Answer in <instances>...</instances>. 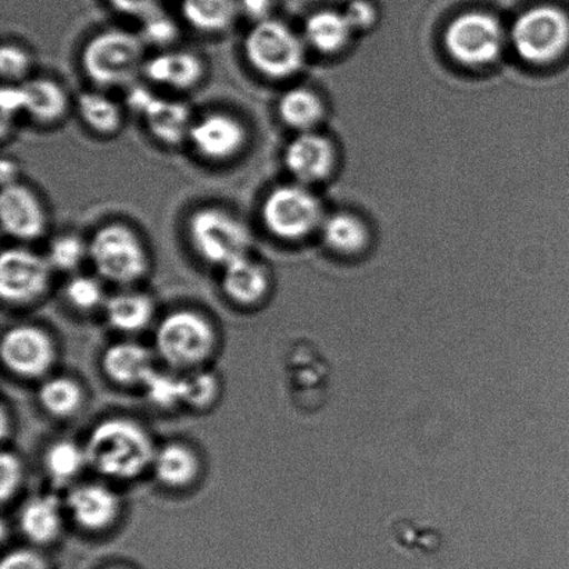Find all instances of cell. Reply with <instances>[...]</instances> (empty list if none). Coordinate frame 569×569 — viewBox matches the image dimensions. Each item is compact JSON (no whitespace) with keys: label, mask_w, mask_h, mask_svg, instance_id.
<instances>
[{"label":"cell","mask_w":569,"mask_h":569,"mask_svg":"<svg viewBox=\"0 0 569 569\" xmlns=\"http://www.w3.org/2000/svg\"><path fill=\"white\" fill-rule=\"evenodd\" d=\"M88 467L110 481H133L152 468L156 448L141 423L113 417L97 423L86 445Z\"/></svg>","instance_id":"1"},{"label":"cell","mask_w":569,"mask_h":569,"mask_svg":"<svg viewBox=\"0 0 569 569\" xmlns=\"http://www.w3.org/2000/svg\"><path fill=\"white\" fill-rule=\"evenodd\" d=\"M156 351L172 370H199L214 353L217 333L208 318L193 310H176L156 328Z\"/></svg>","instance_id":"2"},{"label":"cell","mask_w":569,"mask_h":569,"mask_svg":"<svg viewBox=\"0 0 569 569\" xmlns=\"http://www.w3.org/2000/svg\"><path fill=\"white\" fill-rule=\"evenodd\" d=\"M144 42L122 30H108L91 38L81 63L89 80L102 88L131 87L144 66Z\"/></svg>","instance_id":"3"},{"label":"cell","mask_w":569,"mask_h":569,"mask_svg":"<svg viewBox=\"0 0 569 569\" xmlns=\"http://www.w3.org/2000/svg\"><path fill=\"white\" fill-rule=\"evenodd\" d=\"M509 39L518 58L527 64L549 66L569 48V17L555 6H537L517 17Z\"/></svg>","instance_id":"4"},{"label":"cell","mask_w":569,"mask_h":569,"mask_svg":"<svg viewBox=\"0 0 569 569\" xmlns=\"http://www.w3.org/2000/svg\"><path fill=\"white\" fill-rule=\"evenodd\" d=\"M243 49L249 64L270 80H287L305 66V42L282 21L256 22L244 39Z\"/></svg>","instance_id":"5"},{"label":"cell","mask_w":569,"mask_h":569,"mask_svg":"<svg viewBox=\"0 0 569 569\" xmlns=\"http://www.w3.org/2000/svg\"><path fill=\"white\" fill-rule=\"evenodd\" d=\"M89 259L104 281L132 284L149 269V258L141 238L124 224H108L93 233Z\"/></svg>","instance_id":"6"},{"label":"cell","mask_w":569,"mask_h":569,"mask_svg":"<svg viewBox=\"0 0 569 569\" xmlns=\"http://www.w3.org/2000/svg\"><path fill=\"white\" fill-rule=\"evenodd\" d=\"M507 36L503 26L485 11H467L446 27V52L457 64L481 69L493 64L503 53Z\"/></svg>","instance_id":"7"},{"label":"cell","mask_w":569,"mask_h":569,"mask_svg":"<svg viewBox=\"0 0 569 569\" xmlns=\"http://www.w3.org/2000/svg\"><path fill=\"white\" fill-rule=\"evenodd\" d=\"M320 199L301 183H288L272 189L261 208L267 230L282 241H300L321 228L323 220Z\"/></svg>","instance_id":"8"},{"label":"cell","mask_w":569,"mask_h":569,"mask_svg":"<svg viewBox=\"0 0 569 569\" xmlns=\"http://www.w3.org/2000/svg\"><path fill=\"white\" fill-rule=\"evenodd\" d=\"M188 232L194 252L206 263L224 269L248 253V228L227 210L203 208L194 211L189 220Z\"/></svg>","instance_id":"9"},{"label":"cell","mask_w":569,"mask_h":569,"mask_svg":"<svg viewBox=\"0 0 569 569\" xmlns=\"http://www.w3.org/2000/svg\"><path fill=\"white\" fill-rule=\"evenodd\" d=\"M0 355L8 371L22 379L47 377L58 359L53 338L41 327L30 323H21L4 332Z\"/></svg>","instance_id":"10"},{"label":"cell","mask_w":569,"mask_h":569,"mask_svg":"<svg viewBox=\"0 0 569 569\" xmlns=\"http://www.w3.org/2000/svg\"><path fill=\"white\" fill-rule=\"evenodd\" d=\"M52 270L47 258L30 250H4L0 258V295L4 303H36L47 293Z\"/></svg>","instance_id":"11"},{"label":"cell","mask_w":569,"mask_h":569,"mask_svg":"<svg viewBox=\"0 0 569 569\" xmlns=\"http://www.w3.org/2000/svg\"><path fill=\"white\" fill-rule=\"evenodd\" d=\"M66 515L82 531L102 533L114 526L121 515L119 495L108 485H76L66 496Z\"/></svg>","instance_id":"12"},{"label":"cell","mask_w":569,"mask_h":569,"mask_svg":"<svg viewBox=\"0 0 569 569\" xmlns=\"http://www.w3.org/2000/svg\"><path fill=\"white\" fill-rule=\"evenodd\" d=\"M283 161L296 182L307 187L332 174L337 166V150L321 133L299 132L284 149Z\"/></svg>","instance_id":"13"},{"label":"cell","mask_w":569,"mask_h":569,"mask_svg":"<svg viewBox=\"0 0 569 569\" xmlns=\"http://www.w3.org/2000/svg\"><path fill=\"white\" fill-rule=\"evenodd\" d=\"M188 141L206 159L227 160L241 152L247 142V130L236 117L211 113L193 121Z\"/></svg>","instance_id":"14"},{"label":"cell","mask_w":569,"mask_h":569,"mask_svg":"<svg viewBox=\"0 0 569 569\" xmlns=\"http://www.w3.org/2000/svg\"><path fill=\"white\" fill-rule=\"evenodd\" d=\"M0 220L3 231L19 241H36L47 230V213L37 194L16 182L2 189Z\"/></svg>","instance_id":"15"},{"label":"cell","mask_w":569,"mask_h":569,"mask_svg":"<svg viewBox=\"0 0 569 569\" xmlns=\"http://www.w3.org/2000/svg\"><path fill=\"white\" fill-rule=\"evenodd\" d=\"M100 365L109 381L122 388H142L156 371L152 351L130 340L110 345Z\"/></svg>","instance_id":"16"},{"label":"cell","mask_w":569,"mask_h":569,"mask_svg":"<svg viewBox=\"0 0 569 569\" xmlns=\"http://www.w3.org/2000/svg\"><path fill=\"white\" fill-rule=\"evenodd\" d=\"M222 292L242 307L258 306L270 293L269 270L259 261L243 256L222 269Z\"/></svg>","instance_id":"17"},{"label":"cell","mask_w":569,"mask_h":569,"mask_svg":"<svg viewBox=\"0 0 569 569\" xmlns=\"http://www.w3.org/2000/svg\"><path fill=\"white\" fill-rule=\"evenodd\" d=\"M64 506L53 495L27 500L19 512V527L28 542L49 546L58 542L64 528Z\"/></svg>","instance_id":"18"},{"label":"cell","mask_w":569,"mask_h":569,"mask_svg":"<svg viewBox=\"0 0 569 569\" xmlns=\"http://www.w3.org/2000/svg\"><path fill=\"white\" fill-rule=\"evenodd\" d=\"M143 74L158 86L170 87L186 91L197 87L202 81L204 66L197 54L180 50L164 52L144 61Z\"/></svg>","instance_id":"19"},{"label":"cell","mask_w":569,"mask_h":569,"mask_svg":"<svg viewBox=\"0 0 569 569\" xmlns=\"http://www.w3.org/2000/svg\"><path fill=\"white\" fill-rule=\"evenodd\" d=\"M152 470L163 487L178 490L197 482L202 467L191 446L170 442L156 450Z\"/></svg>","instance_id":"20"},{"label":"cell","mask_w":569,"mask_h":569,"mask_svg":"<svg viewBox=\"0 0 569 569\" xmlns=\"http://www.w3.org/2000/svg\"><path fill=\"white\" fill-rule=\"evenodd\" d=\"M142 117L152 136L170 147L186 141L193 124L191 110L186 103L159 97L154 98Z\"/></svg>","instance_id":"21"},{"label":"cell","mask_w":569,"mask_h":569,"mask_svg":"<svg viewBox=\"0 0 569 569\" xmlns=\"http://www.w3.org/2000/svg\"><path fill=\"white\" fill-rule=\"evenodd\" d=\"M106 320L109 326L121 333L132 335L142 332L152 322L154 317V303L152 298L133 290H124L110 296L106 300Z\"/></svg>","instance_id":"22"},{"label":"cell","mask_w":569,"mask_h":569,"mask_svg":"<svg viewBox=\"0 0 569 569\" xmlns=\"http://www.w3.org/2000/svg\"><path fill=\"white\" fill-rule=\"evenodd\" d=\"M353 33V28L345 13L335 10L316 11L305 24L306 43L321 54L342 52Z\"/></svg>","instance_id":"23"},{"label":"cell","mask_w":569,"mask_h":569,"mask_svg":"<svg viewBox=\"0 0 569 569\" xmlns=\"http://www.w3.org/2000/svg\"><path fill=\"white\" fill-rule=\"evenodd\" d=\"M24 93V113L42 124H52L66 114L69 97L58 82L49 78H33L21 83Z\"/></svg>","instance_id":"24"},{"label":"cell","mask_w":569,"mask_h":569,"mask_svg":"<svg viewBox=\"0 0 569 569\" xmlns=\"http://www.w3.org/2000/svg\"><path fill=\"white\" fill-rule=\"evenodd\" d=\"M322 239L333 253L353 258L367 249L370 232L366 222L351 213H335L327 217L321 226Z\"/></svg>","instance_id":"25"},{"label":"cell","mask_w":569,"mask_h":569,"mask_svg":"<svg viewBox=\"0 0 569 569\" xmlns=\"http://www.w3.org/2000/svg\"><path fill=\"white\" fill-rule=\"evenodd\" d=\"M326 109L320 97L309 88L298 87L284 92L278 102V114L299 132L312 131L320 124Z\"/></svg>","instance_id":"26"},{"label":"cell","mask_w":569,"mask_h":569,"mask_svg":"<svg viewBox=\"0 0 569 569\" xmlns=\"http://www.w3.org/2000/svg\"><path fill=\"white\" fill-rule=\"evenodd\" d=\"M86 392L81 383L70 377L47 378L38 390V403L47 415L60 420L71 418L82 409Z\"/></svg>","instance_id":"27"},{"label":"cell","mask_w":569,"mask_h":569,"mask_svg":"<svg viewBox=\"0 0 569 569\" xmlns=\"http://www.w3.org/2000/svg\"><path fill=\"white\" fill-rule=\"evenodd\" d=\"M237 0H183L182 16L194 30L206 33L227 31L238 14Z\"/></svg>","instance_id":"28"},{"label":"cell","mask_w":569,"mask_h":569,"mask_svg":"<svg viewBox=\"0 0 569 569\" xmlns=\"http://www.w3.org/2000/svg\"><path fill=\"white\" fill-rule=\"evenodd\" d=\"M87 467L86 448L71 440L53 442L43 455V470L59 487L74 481Z\"/></svg>","instance_id":"29"},{"label":"cell","mask_w":569,"mask_h":569,"mask_svg":"<svg viewBox=\"0 0 569 569\" xmlns=\"http://www.w3.org/2000/svg\"><path fill=\"white\" fill-rule=\"evenodd\" d=\"M78 113L92 131L113 136L122 124L120 106L99 92H86L78 99Z\"/></svg>","instance_id":"30"},{"label":"cell","mask_w":569,"mask_h":569,"mask_svg":"<svg viewBox=\"0 0 569 569\" xmlns=\"http://www.w3.org/2000/svg\"><path fill=\"white\" fill-rule=\"evenodd\" d=\"M182 388L183 406L193 410L209 409L220 395L219 378L202 368L187 372V376L182 377Z\"/></svg>","instance_id":"31"},{"label":"cell","mask_w":569,"mask_h":569,"mask_svg":"<svg viewBox=\"0 0 569 569\" xmlns=\"http://www.w3.org/2000/svg\"><path fill=\"white\" fill-rule=\"evenodd\" d=\"M89 258V244L74 233L56 237L49 244L47 259L53 270L72 272Z\"/></svg>","instance_id":"32"},{"label":"cell","mask_w":569,"mask_h":569,"mask_svg":"<svg viewBox=\"0 0 569 569\" xmlns=\"http://www.w3.org/2000/svg\"><path fill=\"white\" fill-rule=\"evenodd\" d=\"M64 299L72 309L91 312L104 307L106 298L102 282L98 278L80 274L71 277L64 287Z\"/></svg>","instance_id":"33"},{"label":"cell","mask_w":569,"mask_h":569,"mask_svg":"<svg viewBox=\"0 0 569 569\" xmlns=\"http://www.w3.org/2000/svg\"><path fill=\"white\" fill-rule=\"evenodd\" d=\"M150 403L160 409L170 410L183 405L182 377L156 370L143 387Z\"/></svg>","instance_id":"34"},{"label":"cell","mask_w":569,"mask_h":569,"mask_svg":"<svg viewBox=\"0 0 569 569\" xmlns=\"http://www.w3.org/2000/svg\"><path fill=\"white\" fill-rule=\"evenodd\" d=\"M144 44L153 47H169L178 37V27L171 17L167 16L160 9L144 16L142 19L141 36Z\"/></svg>","instance_id":"35"},{"label":"cell","mask_w":569,"mask_h":569,"mask_svg":"<svg viewBox=\"0 0 569 569\" xmlns=\"http://www.w3.org/2000/svg\"><path fill=\"white\" fill-rule=\"evenodd\" d=\"M0 499L2 503H9L14 498L24 481V467L20 457L13 451H3L0 456Z\"/></svg>","instance_id":"36"},{"label":"cell","mask_w":569,"mask_h":569,"mask_svg":"<svg viewBox=\"0 0 569 569\" xmlns=\"http://www.w3.org/2000/svg\"><path fill=\"white\" fill-rule=\"evenodd\" d=\"M31 69V58L27 50L14 43H4L0 50V72L4 80L19 81Z\"/></svg>","instance_id":"37"},{"label":"cell","mask_w":569,"mask_h":569,"mask_svg":"<svg viewBox=\"0 0 569 569\" xmlns=\"http://www.w3.org/2000/svg\"><path fill=\"white\" fill-rule=\"evenodd\" d=\"M0 569H50L47 559L32 549H16L3 557Z\"/></svg>","instance_id":"38"},{"label":"cell","mask_w":569,"mask_h":569,"mask_svg":"<svg viewBox=\"0 0 569 569\" xmlns=\"http://www.w3.org/2000/svg\"><path fill=\"white\" fill-rule=\"evenodd\" d=\"M345 16L355 32L370 30L377 21V11L367 0L351 2L348 10L345 11Z\"/></svg>","instance_id":"39"},{"label":"cell","mask_w":569,"mask_h":569,"mask_svg":"<svg viewBox=\"0 0 569 569\" xmlns=\"http://www.w3.org/2000/svg\"><path fill=\"white\" fill-rule=\"evenodd\" d=\"M0 109H2V120L13 119L16 114L24 111V93L21 86H6L0 91Z\"/></svg>","instance_id":"40"},{"label":"cell","mask_w":569,"mask_h":569,"mask_svg":"<svg viewBox=\"0 0 569 569\" xmlns=\"http://www.w3.org/2000/svg\"><path fill=\"white\" fill-rule=\"evenodd\" d=\"M109 2L121 13L137 16L139 19L159 9V0H109Z\"/></svg>","instance_id":"41"},{"label":"cell","mask_w":569,"mask_h":569,"mask_svg":"<svg viewBox=\"0 0 569 569\" xmlns=\"http://www.w3.org/2000/svg\"><path fill=\"white\" fill-rule=\"evenodd\" d=\"M156 94L142 86H131L127 92V104L136 113L143 116L144 111L153 102Z\"/></svg>","instance_id":"42"},{"label":"cell","mask_w":569,"mask_h":569,"mask_svg":"<svg viewBox=\"0 0 569 569\" xmlns=\"http://www.w3.org/2000/svg\"><path fill=\"white\" fill-rule=\"evenodd\" d=\"M239 11L256 22L269 19L272 0H237Z\"/></svg>","instance_id":"43"},{"label":"cell","mask_w":569,"mask_h":569,"mask_svg":"<svg viewBox=\"0 0 569 569\" xmlns=\"http://www.w3.org/2000/svg\"><path fill=\"white\" fill-rule=\"evenodd\" d=\"M17 176V166L9 159H3L2 167H0V177H2V186H10L14 183Z\"/></svg>","instance_id":"44"},{"label":"cell","mask_w":569,"mask_h":569,"mask_svg":"<svg viewBox=\"0 0 569 569\" xmlns=\"http://www.w3.org/2000/svg\"><path fill=\"white\" fill-rule=\"evenodd\" d=\"M103 569H130V568H126V567H121V566H111V567H106Z\"/></svg>","instance_id":"45"}]
</instances>
